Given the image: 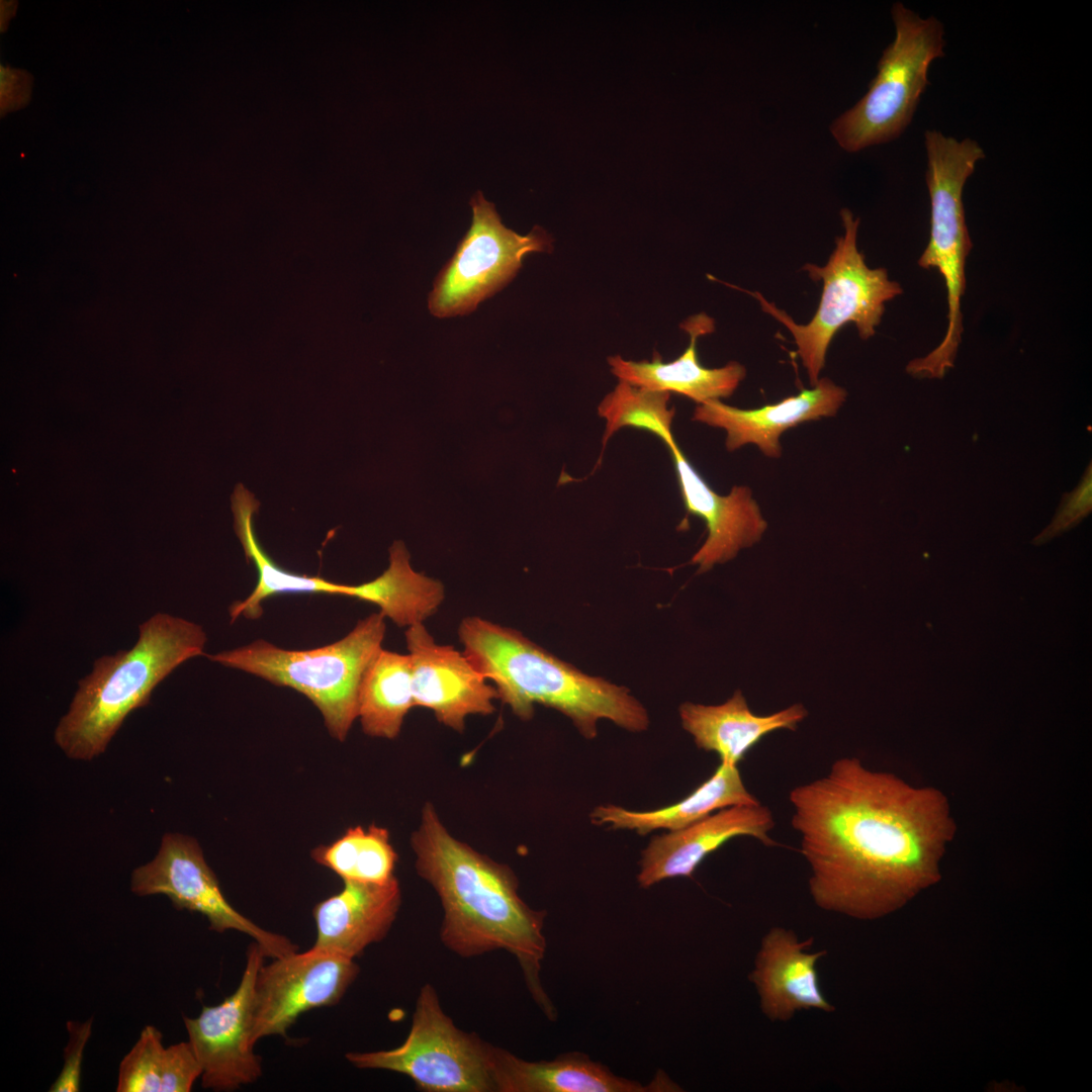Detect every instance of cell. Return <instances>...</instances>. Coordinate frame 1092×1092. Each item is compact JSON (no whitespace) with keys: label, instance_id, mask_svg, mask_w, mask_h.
Returning a JSON list of instances; mask_svg holds the SVG:
<instances>
[{"label":"cell","instance_id":"24","mask_svg":"<svg viewBox=\"0 0 1092 1092\" xmlns=\"http://www.w3.org/2000/svg\"><path fill=\"white\" fill-rule=\"evenodd\" d=\"M258 508V500L250 493H240L232 498L235 532L247 559L253 561L258 570V582L245 600L231 606V622L241 616L248 619L259 618L263 613V602L279 594H329L373 602L375 590L371 580L358 585L341 584L318 576L293 573L275 564L262 549L255 535L253 519Z\"/></svg>","mask_w":1092,"mask_h":1092},{"label":"cell","instance_id":"8","mask_svg":"<svg viewBox=\"0 0 1092 1092\" xmlns=\"http://www.w3.org/2000/svg\"><path fill=\"white\" fill-rule=\"evenodd\" d=\"M891 14L896 36L883 52L868 92L830 125L832 135L846 152L898 138L911 122L929 84V65L944 55V28L937 18H921L901 2L893 4Z\"/></svg>","mask_w":1092,"mask_h":1092},{"label":"cell","instance_id":"4","mask_svg":"<svg viewBox=\"0 0 1092 1092\" xmlns=\"http://www.w3.org/2000/svg\"><path fill=\"white\" fill-rule=\"evenodd\" d=\"M206 633L191 621L157 613L139 626L127 650L98 657L79 680L54 738L73 759L102 754L130 712L147 706L155 688L186 660L202 655Z\"/></svg>","mask_w":1092,"mask_h":1092},{"label":"cell","instance_id":"14","mask_svg":"<svg viewBox=\"0 0 1092 1092\" xmlns=\"http://www.w3.org/2000/svg\"><path fill=\"white\" fill-rule=\"evenodd\" d=\"M404 636L415 707L431 710L438 722L457 732H463L468 716L495 711L496 689L464 652L438 644L423 623L407 627Z\"/></svg>","mask_w":1092,"mask_h":1092},{"label":"cell","instance_id":"31","mask_svg":"<svg viewBox=\"0 0 1092 1092\" xmlns=\"http://www.w3.org/2000/svg\"><path fill=\"white\" fill-rule=\"evenodd\" d=\"M93 1018L85 1022L68 1021V1042L64 1050V1066L52 1084L51 1092H78L85 1046L92 1033Z\"/></svg>","mask_w":1092,"mask_h":1092},{"label":"cell","instance_id":"23","mask_svg":"<svg viewBox=\"0 0 1092 1092\" xmlns=\"http://www.w3.org/2000/svg\"><path fill=\"white\" fill-rule=\"evenodd\" d=\"M759 803L746 789L738 765L720 762L707 781L670 806L649 811H630L617 805L606 804L597 806L589 818L597 826L634 830L645 835L658 829H682L726 807Z\"/></svg>","mask_w":1092,"mask_h":1092},{"label":"cell","instance_id":"22","mask_svg":"<svg viewBox=\"0 0 1092 1092\" xmlns=\"http://www.w3.org/2000/svg\"><path fill=\"white\" fill-rule=\"evenodd\" d=\"M807 716L802 704L770 715H756L739 690L720 705L687 702L679 706L682 728L693 736L697 747L715 752L720 762L731 765H738L765 735L781 729L795 731Z\"/></svg>","mask_w":1092,"mask_h":1092},{"label":"cell","instance_id":"3","mask_svg":"<svg viewBox=\"0 0 1092 1092\" xmlns=\"http://www.w3.org/2000/svg\"><path fill=\"white\" fill-rule=\"evenodd\" d=\"M458 636L464 654L522 720H530L538 704L568 717L586 739L597 736L601 719L631 732L649 726L647 710L627 688L583 673L518 630L469 616Z\"/></svg>","mask_w":1092,"mask_h":1092},{"label":"cell","instance_id":"26","mask_svg":"<svg viewBox=\"0 0 1092 1092\" xmlns=\"http://www.w3.org/2000/svg\"><path fill=\"white\" fill-rule=\"evenodd\" d=\"M311 856L343 881L383 884L395 877L397 854L389 832L376 825L350 827L331 844L314 848Z\"/></svg>","mask_w":1092,"mask_h":1092},{"label":"cell","instance_id":"1","mask_svg":"<svg viewBox=\"0 0 1092 1092\" xmlns=\"http://www.w3.org/2000/svg\"><path fill=\"white\" fill-rule=\"evenodd\" d=\"M791 823L822 910L875 920L940 880L956 824L945 796L842 757L789 793Z\"/></svg>","mask_w":1092,"mask_h":1092},{"label":"cell","instance_id":"29","mask_svg":"<svg viewBox=\"0 0 1092 1092\" xmlns=\"http://www.w3.org/2000/svg\"><path fill=\"white\" fill-rule=\"evenodd\" d=\"M201 1075L200 1063L189 1041L164 1049L160 1092H189Z\"/></svg>","mask_w":1092,"mask_h":1092},{"label":"cell","instance_id":"10","mask_svg":"<svg viewBox=\"0 0 1092 1092\" xmlns=\"http://www.w3.org/2000/svg\"><path fill=\"white\" fill-rule=\"evenodd\" d=\"M470 206L471 225L429 294V310L437 317L472 312L514 279L527 254L552 250L551 237L538 225L525 236L507 228L480 191L471 197Z\"/></svg>","mask_w":1092,"mask_h":1092},{"label":"cell","instance_id":"25","mask_svg":"<svg viewBox=\"0 0 1092 1092\" xmlns=\"http://www.w3.org/2000/svg\"><path fill=\"white\" fill-rule=\"evenodd\" d=\"M415 707L408 654L381 648L364 672L358 695V718L365 734L394 739Z\"/></svg>","mask_w":1092,"mask_h":1092},{"label":"cell","instance_id":"12","mask_svg":"<svg viewBox=\"0 0 1092 1092\" xmlns=\"http://www.w3.org/2000/svg\"><path fill=\"white\" fill-rule=\"evenodd\" d=\"M359 972L354 960L314 947L263 964L255 982L254 1043L285 1036L302 1013L336 1005Z\"/></svg>","mask_w":1092,"mask_h":1092},{"label":"cell","instance_id":"19","mask_svg":"<svg viewBox=\"0 0 1092 1092\" xmlns=\"http://www.w3.org/2000/svg\"><path fill=\"white\" fill-rule=\"evenodd\" d=\"M490 1070L495 1092H674L681 1091L664 1072L644 1085L614 1074L606 1065L580 1052L551 1061L530 1062L490 1044Z\"/></svg>","mask_w":1092,"mask_h":1092},{"label":"cell","instance_id":"18","mask_svg":"<svg viewBox=\"0 0 1092 1092\" xmlns=\"http://www.w3.org/2000/svg\"><path fill=\"white\" fill-rule=\"evenodd\" d=\"M813 941V937L801 941L793 930L780 926L762 937L748 979L769 1020L788 1021L802 1010L834 1011L822 993L816 970L827 951L807 952Z\"/></svg>","mask_w":1092,"mask_h":1092},{"label":"cell","instance_id":"9","mask_svg":"<svg viewBox=\"0 0 1092 1092\" xmlns=\"http://www.w3.org/2000/svg\"><path fill=\"white\" fill-rule=\"evenodd\" d=\"M490 1043L475 1032L459 1029L444 1012L436 989L425 984L405 1040L398 1046L348 1053L359 1069H378L410 1077L427 1092H495L490 1070Z\"/></svg>","mask_w":1092,"mask_h":1092},{"label":"cell","instance_id":"28","mask_svg":"<svg viewBox=\"0 0 1092 1092\" xmlns=\"http://www.w3.org/2000/svg\"><path fill=\"white\" fill-rule=\"evenodd\" d=\"M162 1032L147 1025L118 1068L117 1092H160L164 1052Z\"/></svg>","mask_w":1092,"mask_h":1092},{"label":"cell","instance_id":"30","mask_svg":"<svg viewBox=\"0 0 1092 1092\" xmlns=\"http://www.w3.org/2000/svg\"><path fill=\"white\" fill-rule=\"evenodd\" d=\"M1091 463H1089L1081 483L1072 492L1063 494L1062 503L1053 522L1033 539L1034 544L1039 545L1048 542L1055 536L1076 526L1091 512Z\"/></svg>","mask_w":1092,"mask_h":1092},{"label":"cell","instance_id":"2","mask_svg":"<svg viewBox=\"0 0 1092 1092\" xmlns=\"http://www.w3.org/2000/svg\"><path fill=\"white\" fill-rule=\"evenodd\" d=\"M411 844L418 875L433 887L443 908L442 943L466 959L494 950L513 954L532 998L555 1020L556 1009L540 979L546 911L532 909L520 897L514 871L454 837L430 802Z\"/></svg>","mask_w":1092,"mask_h":1092},{"label":"cell","instance_id":"11","mask_svg":"<svg viewBox=\"0 0 1092 1092\" xmlns=\"http://www.w3.org/2000/svg\"><path fill=\"white\" fill-rule=\"evenodd\" d=\"M130 890L139 896L164 895L178 910L203 915L209 929L236 930L251 936L268 958L297 950L286 936L270 932L238 912L225 899L216 876L198 842L187 835L167 833L157 855L133 870Z\"/></svg>","mask_w":1092,"mask_h":1092},{"label":"cell","instance_id":"27","mask_svg":"<svg viewBox=\"0 0 1092 1092\" xmlns=\"http://www.w3.org/2000/svg\"><path fill=\"white\" fill-rule=\"evenodd\" d=\"M669 398V392L650 390L620 380L598 406L599 416L606 421L601 454L609 439L627 427L655 435L667 448L677 444L672 434L675 411L667 406Z\"/></svg>","mask_w":1092,"mask_h":1092},{"label":"cell","instance_id":"7","mask_svg":"<svg viewBox=\"0 0 1092 1092\" xmlns=\"http://www.w3.org/2000/svg\"><path fill=\"white\" fill-rule=\"evenodd\" d=\"M840 216L844 235L836 239L835 249L826 265L806 264L803 267L812 280L823 282L818 308L808 324H796L760 293L749 292L759 301L763 311L792 334L811 386L820 379L828 347L837 331L847 323H854L859 337L870 339L881 323L885 303L902 293L900 284L889 279L886 269L867 266L856 247L859 218H854L847 208L840 210Z\"/></svg>","mask_w":1092,"mask_h":1092},{"label":"cell","instance_id":"6","mask_svg":"<svg viewBox=\"0 0 1092 1092\" xmlns=\"http://www.w3.org/2000/svg\"><path fill=\"white\" fill-rule=\"evenodd\" d=\"M927 157L925 173L930 196V236L918 265L936 269L947 298V327L940 345L923 358L910 361L908 373L917 377L942 378L953 361L963 333L962 297L966 290L965 266L972 249L963 203V190L978 161L985 158L981 146L972 139L958 141L938 130L924 133Z\"/></svg>","mask_w":1092,"mask_h":1092},{"label":"cell","instance_id":"13","mask_svg":"<svg viewBox=\"0 0 1092 1092\" xmlns=\"http://www.w3.org/2000/svg\"><path fill=\"white\" fill-rule=\"evenodd\" d=\"M265 957L262 947L253 942L235 992L219 1004L203 1006L197 1017L183 1016L205 1089L233 1091L262 1075L261 1058L253 1051L252 1031L255 982Z\"/></svg>","mask_w":1092,"mask_h":1092},{"label":"cell","instance_id":"21","mask_svg":"<svg viewBox=\"0 0 1092 1092\" xmlns=\"http://www.w3.org/2000/svg\"><path fill=\"white\" fill-rule=\"evenodd\" d=\"M680 327L689 334L690 345L676 359L663 362L654 353L651 361L636 362L616 355L608 358L612 373L635 386L674 392L698 404L729 397L744 379L745 367L731 361L720 368H707L701 365L697 353L698 339L714 331V320L699 313L686 320Z\"/></svg>","mask_w":1092,"mask_h":1092},{"label":"cell","instance_id":"15","mask_svg":"<svg viewBox=\"0 0 1092 1092\" xmlns=\"http://www.w3.org/2000/svg\"><path fill=\"white\" fill-rule=\"evenodd\" d=\"M770 809L761 803L720 809L682 829L654 836L641 852L637 881L640 887L673 878H691L700 863L728 840L750 836L763 845L777 842Z\"/></svg>","mask_w":1092,"mask_h":1092},{"label":"cell","instance_id":"17","mask_svg":"<svg viewBox=\"0 0 1092 1092\" xmlns=\"http://www.w3.org/2000/svg\"><path fill=\"white\" fill-rule=\"evenodd\" d=\"M846 390L829 378H821L811 389L761 407L742 410L720 400L698 404L692 420L726 431V449L733 452L744 445H756L767 457L782 455V434L802 423L833 417L845 401Z\"/></svg>","mask_w":1092,"mask_h":1092},{"label":"cell","instance_id":"20","mask_svg":"<svg viewBox=\"0 0 1092 1092\" xmlns=\"http://www.w3.org/2000/svg\"><path fill=\"white\" fill-rule=\"evenodd\" d=\"M400 904L396 877L383 884L344 881L339 893L313 908L316 938L312 947L354 960L387 935Z\"/></svg>","mask_w":1092,"mask_h":1092},{"label":"cell","instance_id":"16","mask_svg":"<svg viewBox=\"0 0 1092 1092\" xmlns=\"http://www.w3.org/2000/svg\"><path fill=\"white\" fill-rule=\"evenodd\" d=\"M668 450L686 510L701 518L707 529L705 542L689 562L699 566L698 573L733 559L741 549L760 541L767 523L749 487L734 485L727 495H720L709 486L677 444Z\"/></svg>","mask_w":1092,"mask_h":1092},{"label":"cell","instance_id":"5","mask_svg":"<svg viewBox=\"0 0 1092 1092\" xmlns=\"http://www.w3.org/2000/svg\"><path fill=\"white\" fill-rule=\"evenodd\" d=\"M385 616L373 613L342 639L308 650H286L263 639L206 654L224 666L257 675L307 697L320 710L330 734L344 741L358 718V695L368 665L382 648Z\"/></svg>","mask_w":1092,"mask_h":1092}]
</instances>
